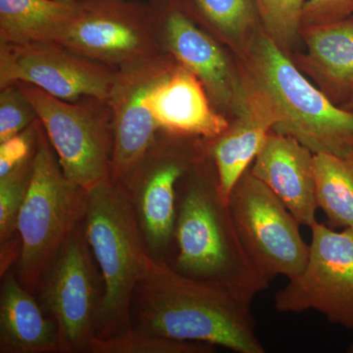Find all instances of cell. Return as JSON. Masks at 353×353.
I'll list each match as a JSON object with an SVG mask.
<instances>
[{
  "label": "cell",
  "mask_w": 353,
  "mask_h": 353,
  "mask_svg": "<svg viewBox=\"0 0 353 353\" xmlns=\"http://www.w3.org/2000/svg\"><path fill=\"white\" fill-rule=\"evenodd\" d=\"M255 329L252 301L148 256L132 296L131 331L263 353Z\"/></svg>",
  "instance_id": "cell-1"
},
{
  "label": "cell",
  "mask_w": 353,
  "mask_h": 353,
  "mask_svg": "<svg viewBox=\"0 0 353 353\" xmlns=\"http://www.w3.org/2000/svg\"><path fill=\"white\" fill-rule=\"evenodd\" d=\"M168 264L183 276L219 285L252 303L269 287L241 243L209 152L179 183Z\"/></svg>",
  "instance_id": "cell-2"
},
{
  "label": "cell",
  "mask_w": 353,
  "mask_h": 353,
  "mask_svg": "<svg viewBox=\"0 0 353 353\" xmlns=\"http://www.w3.org/2000/svg\"><path fill=\"white\" fill-rule=\"evenodd\" d=\"M238 62L246 105L314 154L353 152V110L334 104L261 30Z\"/></svg>",
  "instance_id": "cell-3"
},
{
  "label": "cell",
  "mask_w": 353,
  "mask_h": 353,
  "mask_svg": "<svg viewBox=\"0 0 353 353\" xmlns=\"http://www.w3.org/2000/svg\"><path fill=\"white\" fill-rule=\"evenodd\" d=\"M83 225L104 285L97 338L126 333L132 296L150 254L126 194L111 179L88 190Z\"/></svg>",
  "instance_id": "cell-4"
},
{
  "label": "cell",
  "mask_w": 353,
  "mask_h": 353,
  "mask_svg": "<svg viewBox=\"0 0 353 353\" xmlns=\"http://www.w3.org/2000/svg\"><path fill=\"white\" fill-rule=\"evenodd\" d=\"M88 192L65 176L57 153L39 130L31 181L18 216L21 284L36 292L39 280L65 241L83 222Z\"/></svg>",
  "instance_id": "cell-5"
},
{
  "label": "cell",
  "mask_w": 353,
  "mask_h": 353,
  "mask_svg": "<svg viewBox=\"0 0 353 353\" xmlns=\"http://www.w3.org/2000/svg\"><path fill=\"white\" fill-rule=\"evenodd\" d=\"M208 154V139L159 130L152 146L120 185L153 259L167 263L170 260L179 183Z\"/></svg>",
  "instance_id": "cell-6"
},
{
  "label": "cell",
  "mask_w": 353,
  "mask_h": 353,
  "mask_svg": "<svg viewBox=\"0 0 353 353\" xmlns=\"http://www.w3.org/2000/svg\"><path fill=\"white\" fill-rule=\"evenodd\" d=\"M18 83L36 109L65 176L87 192L111 179L114 130L109 101L97 97L66 101L30 83Z\"/></svg>",
  "instance_id": "cell-7"
},
{
  "label": "cell",
  "mask_w": 353,
  "mask_h": 353,
  "mask_svg": "<svg viewBox=\"0 0 353 353\" xmlns=\"http://www.w3.org/2000/svg\"><path fill=\"white\" fill-rule=\"evenodd\" d=\"M34 294L57 325L61 353L90 352L99 330L104 285L83 222L48 265Z\"/></svg>",
  "instance_id": "cell-8"
},
{
  "label": "cell",
  "mask_w": 353,
  "mask_h": 353,
  "mask_svg": "<svg viewBox=\"0 0 353 353\" xmlns=\"http://www.w3.org/2000/svg\"><path fill=\"white\" fill-rule=\"evenodd\" d=\"M228 206L245 252L269 282L301 273L309 255L301 225L250 168L234 185Z\"/></svg>",
  "instance_id": "cell-9"
},
{
  "label": "cell",
  "mask_w": 353,
  "mask_h": 353,
  "mask_svg": "<svg viewBox=\"0 0 353 353\" xmlns=\"http://www.w3.org/2000/svg\"><path fill=\"white\" fill-rule=\"evenodd\" d=\"M160 51L201 80L215 108L228 119L248 111L234 55L183 10L179 0H146Z\"/></svg>",
  "instance_id": "cell-10"
},
{
  "label": "cell",
  "mask_w": 353,
  "mask_h": 353,
  "mask_svg": "<svg viewBox=\"0 0 353 353\" xmlns=\"http://www.w3.org/2000/svg\"><path fill=\"white\" fill-rule=\"evenodd\" d=\"M307 262L275 296L279 312L314 310L353 330V229L341 231L316 221Z\"/></svg>",
  "instance_id": "cell-11"
},
{
  "label": "cell",
  "mask_w": 353,
  "mask_h": 353,
  "mask_svg": "<svg viewBox=\"0 0 353 353\" xmlns=\"http://www.w3.org/2000/svg\"><path fill=\"white\" fill-rule=\"evenodd\" d=\"M62 46L115 69L162 54L150 9L130 0H75V15Z\"/></svg>",
  "instance_id": "cell-12"
},
{
  "label": "cell",
  "mask_w": 353,
  "mask_h": 353,
  "mask_svg": "<svg viewBox=\"0 0 353 353\" xmlns=\"http://www.w3.org/2000/svg\"><path fill=\"white\" fill-rule=\"evenodd\" d=\"M117 69L57 43H0V88L30 83L57 99L109 101Z\"/></svg>",
  "instance_id": "cell-13"
},
{
  "label": "cell",
  "mask_w": 353,
  "mask_h": 353,
  "mask_svg": "<svg viewBox=\"0 0 353 353\" xmlns=\"http://www.w3.org/2000/svg\"><path fill=\"white\" fill-rule=\"evenodd\" d=\"M176 64L173 58L162 53L117 69L108 101L114 130L111 181L116 185L125 182L157 138L159 129L148 109V94Z\"/></svg>",
  "instance_id": "cell-14"
},
{
  "label": "cell",
  "mask_w": 353,
  "mask_h": 353,
  "mask_svg": "<svg viewBox=\"0 0 353 353\" xmlns=\"http://www.w3.org/2000/svg\"><path fill=\"white\" fill-rule=\"evenodd\" d=\"M314 153L297 139L272 130L250 166L301 226L316 222Z\"/></svg>",
  "instance_id": "cell-15"
},
{
  "label": "cell",
  "mask_w": 353,
  "mask_h": 353,
  "mask_svg": "<svg viewBox=\"0 0 353 353\" xmlns=\"http://www.w3.org/2000/svg\"><path fill=\"white\" fill-rule=\"evenodd\" d=\"M148 106L158 129L208 141L219 136L230 124L213 105L201 80L180 64L152 88Z\"/></svg>",
  "instance_id": "cell-16"
},
{
  "label": "cell",
  "mask_w": 353,
  "mask_h": 353,
  "mask_svg": "<svg viewBox=\"0 0 353 353\" xmlns=\"http://www.w3.org/2000/svg\"><path fill=\"white\" fill-rule=\"evenodd\" d=\"M301 39L306 50L292 61L334 104L347 108L353 95V15L304 25Z\"/></svg>",
  "instance_id": "cell-17"
},
{
  "label": "cell",
  "mask_w": 353,
  "mask_h": 353,
  "mask_svg": "<svg viewBox=\"0 0 353 353\" xmlns=\"http://www.w3.org/2000/svg\"><path fill=\"white\" fill-rule=\"evenodd\" d=\"M0 353H61L57 327L15 267L1 277Z\"/></svg>",
  "instance_id": "cell-18"
},
{
  "label": "cell",
  "mask_w": 353,
  "mask_h": 353,
  "mask_svg": "<svg viewBox=\"0 0 353 353\" xmlns=\"http://www.w3.org/2000/svg\"><path fill=\"white\" fill-rule=\"evenodd\" d=\"M75 0H0V43H62Z\"/></svg>",
  "instance_id": "cell-19"
},
{
  "label": "cell",
  "mask_w": 353,
  "mask_h": 353,
  "mask_svg": "<svg viewBox=\"0 0 353 353\" xmlns=\"http://www.w3.org/2000/svg\"><path fill=\"white\" fill-rule=\"evenodd\" d=\"M272 130L270 121L248 108L245 113L230 120L222 134L208 141L209 154L214 162L225 201L252 166Z\"/></svg>",
  "instance_id": "cell-20"
},
{
  "label": "cell",
  "mask_w": 353,
  "mask_h": 353,
  "mask_svg": "<svg viewBox=\"0 0 353 353\" xmlns=\"http://www.w3.org/2000/svg\"><path fill=\"white\" fill-rule=\"evenodd\" d=\"M183 10L234 58L262 30L256 0H179Z\"/></svg>",
  "instance_id": "cell-21"
},
{
  "label": "cell",
  "mask_w": 353,
  "mask_h": 353,
  "mask_svg": "<svg viewBox=\"0 0 353 353\" xmlns=\"http://www.w3.org/2000/svg\"><path fill=\"white\" fill-rule=\"evenodd\" d=\"M318 208L330 228L353 229V152L345 155H314Z\"/></svg>",
  "instance_id": "cell-22"
},
{
  "label": "cell",
  "mask_w": 353,
  "mask_h": 353,
  "mask_svg": "<svg viewBox=\"0 0 353 353\" xmlns=\"http://www.w3.org/2000/svg\"><path fill=\"white\" fill-rule=\"evenodd\" d=\"M215 345L173 340L165 336L139 334L131 330L110 336L94 338L90 345L92 353H212Z\"/></svg>",
  "instance_id": "cell-23"
},
{
  "label": "cell",
  "mask_w": 353,
  "mask_h": 353,
  "mask_svg": "<svg viewBox=\"0 0 353 353\" xmlns=\"http://www.w3.org/2000/svg\"><path fill=\"white\" fill-rule=\"evenodd\" d=\"M262 29L288 55L301 39L306 0H256Z\"/></svg>",
  "instance_id": "cell-24"
},
{
  "label": "cell",
  "mask_w": 353,
  "mask_h": 353,
  "mask_svg": "<svg viewBox=\"0 0 353 353\" xmlns=\"http://www.w3.org/2000/svg\"><path fill=\"white\" fill-rule=\"evenodd\" d=\"M34 153L0 176V241L18 236V216L31 181Z\"/></svg>",
  "instance_id": "cell-25"
},
{
  "label": "cell",
  "mask_w": 353,
  "mask_h": 353,
  "mask_svg": "<svg viewBox=\"0 0 353 353\" xmlns=\"http://www.w3.org/2000/svg\"><path fill=\"white\" fill-rule=\"evenodd\" d=\"M39 120L38 113L19 83L0 88V143Z\"/></svg>",
  "instance_id": "cell-26"
},
{
  "label": "cell",
  "mask_w": 353,
  "mask_h": 353,
  "mask_svg": "<svg viewBox=\"0 0 353 353\" xmlns=\"http://www.w3.org/2000/svg\"><path fill=\"white\" fill-rule=\"evenodd\" d=\"M41 128V120H37L24 131L0 143V176H6L21 162L34 154Z\"/></svg>",
  "instance_id": "cell-27"
},
{
  "label": "cell",
  "mask_w": 353,
  "mask_h": 353,
  "mask_svg": "<svg viewBox=\"0 0 353 353\" xmlns=\"http://www.w3.org/2000/svg\"><path fill=\"white\" fill-rule=\"evenodd\" d=\"M353 15V0H306L303 26L332 22Z\"/></svg>",
  "instance_id": "cell-28"
},
{
  "label": "cell",
  "mask_w": 353,
  "mask_h": 353,
  "mask_svg": "<svg viewBox=\"0 0 353 353\" xmlns=\"http://www.w3.org/2000/svg\"><path fill=\"white\" fill-rule=\"evenodd\" d=\"M345 109H350V110H353V95L352 99H350V103L347 104V108Z\"/></svg>",
  "instance_id": "cell-29"
},
{
  "label": "cell",
  "mask_w": 353,
  "mask_h": 353,
  "mask_svg": "<svg viewBox=\"0 0 353 353\" xmlns=\"http://www.w3.org/2000/svg\"><path fill=\"white\" fill-rule=\"evenodd\" d=\"M348 352L353 353V345H350V347H348Z\"/></svg>",
  "instance_id": "cell-30"
}]
</instances>
